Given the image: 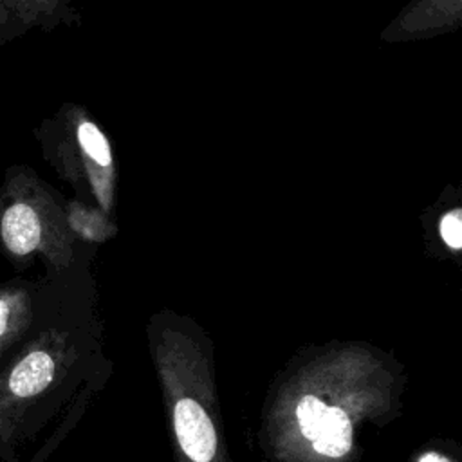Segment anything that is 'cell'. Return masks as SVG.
<instances>
[{
	"label": "cell",
	"mask_w": 462,
	"mask_h": 462,
	"mask_svg": "<svg viewBox=\"0 0 462 462\" xmlns=\"http://www.w3.org/2000/svg\"><path fill=\"white\" fill-rule=\"evenodd\" d=\"M65 220H67V227L83 240L99 242L112 233V227L106 222V218L101 215V211L88 208L78 200L67 206Z\"/></svg>",
	"instance_id": "obj_6"
},
{
	"label": "cell",
	"mask_w": 462,
	"mask_h": 462,
	"mask_svg": "<svg viewBox=\"0 0 462 462\" xmlns=\"http://www.w3.org/2000/svg\"><path fill=\"white\" fill-rule=\"evenodd\" d=\"M327 404L323 401H319L314 395H303L298 408H296V415H298V424L300 430L303 433L305 439L314 440L321 430L325 413H327Z\"/></svg>",
	"instance_id": "obj_8"
},
{
	"label": "cell",
	"mask_w": 462,
	"mask_h": 462,
	"mask_svg": "<svg viewBox=\"0 0 462 462\" xmlns=\"http://www.w3.org/2000/svg\"><path fill=\"white\" fill-rule=\"evenodd\" d=\"M419 462H449L448 458H444V457H440L439 453H426V455H422L420 458H419Z\"/></svg>",
	"instance_id": "obj_10"
},
{
	"label": "cell",
	"mask_w": 462,
	"mask_h": 462,
	"mask_svg": "<svg viewBox=\"0 0 462 462\" xmlns=\"http://www.w3.org/2000/svg\"><path fill=\"white\" fill-rule=\"evenodd\" d=\"M175 431L182 451L193 462H209L217 451V435L206 410L189 397L175 406Z\"/></svg>",
	"instance_id": "obj_3"
},
{
	"label": "cell",
	"mask_w": 462,
	"mask_h": 462,
	"mask_svg": "<svg viewBox=\"0 0 462 462\" xmlns=\"http://www.w3.org/2000/svg\"><path fill=\"white\" fill-rule=\"evenodd\" d=\"M312 446L318 453L325 457H343L352 446V424L348 415L337 408H327L321 430L312 440Z\"/></svg>",
	"instance_id": "obj_5"
},
{
	"label": "cell",
	"mask_w": 462,
	"mask_h": 462,
	"mask_svg": "<svg viewBox=\"0 0 462 462\" xmlns=\"http://www.w3.org/2000/svg\"><path fill=\"white\" fill-rule=\"evenodd\" d=\"M42 305V289L23 278L0 282V370L18 354Z\"/></svg>",
	"instance_id": "obj_2"
},
{
	"label": "cell",
	"mask_w": 462,
	"mask_h": 462,
	"mask_svg": "<svg viewBox=\"0 0 462 462\" xmlns=\"http://www.w3.org/2000/svg\"><path fill=\"white\" fill-rule=\"evenodd\" d=\"M70 126L78 144L88 155V159L97 168H108L112 164V152L105 134L90 119L85 117L76 119L74 125L70 123Z\"/></svg>",
	"instance_id": "obj_7"
},
{
	"label": "cell",
	"mask_w": 462,
	"mask_h": 462,
	"mask_svg": "<svg viewBox=\"0 0 462 462\" xmlns=\"http://www.w3.org/2000/svg\"><path fill=\"white\" fill-rule=\"evenodd\" d=\"M440 236L451 249L462 247V220L460 209H455L442 217L440 220Z\"/></svg>",
	"instance_id": "obj_9"
},
{
	"label": "cell",
	"mask_w": 462,
	"mask_h": 462,
	"mask_svg": "<svg viewBox=\"0 0 462 462\" xmlns=\"http://www.w3.org/2000/svg\"><path fill=\"white\" fill-rule=\"evenodd\" d=\"M65 227V209L45 182L25 164L7 166L0 184L2 256L14 269H25L36 254L58 260Z\"/></svg>",
	"instance_id": "obj_1"
},
{
	"label": "cell",
	"mask_w": 462,
	"mask_h": 462,
	"mask_svg": "<svg viewBox=\"0 0 462 462\" xmlns=\"http://www.w3.org/2000/svg\"><path fill=\"white\" fill-rule=\"evenodd\" d=\"M61 0H0V49L32 27H49Z\"/></svg>",
	"instance_id": "obj_4"
}]
</instances>
